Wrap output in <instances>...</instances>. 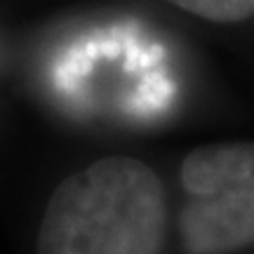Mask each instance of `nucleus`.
<instances>
[{
  "label": "nucleus",
  "mask_w": 254,
  "mask_h": 254,
  "mask_svg": "<svg viewBox=\"0 0 254 254\" xmlns=\"http://www.w3.org/2000/svg\"><path fill=\"white\" fill-rule=\"evenodd\" d=\"M177 7L217 24H236L254 17V0H170Z\"/></svg>",
  "instance_id": "obj_3"
},
{
  "label": "nucleus",
  "mask_w": 254,
  "mask_h": 254,
  "mask_svg": "<svg viewBox=\"0 0 254 254\" xmlns=\"http://www.w3.org/2000/svg\"><path fill=\"white\" fill-rule=\"evenodd\" d=\"M189 202L179 217L189 254H233L254 245V141L200 146L182 163Z\"/></svg>",
  "instance_id": "obj_2"
},
{
  "label": "nucleus",
  "mask_w": 254,
  "mask_h": 254,
  "mask_svg": "<svg viewBox=\"0 0 254 254\" xmlns=\"http://www.w3.org/2000/svg\"><path fill=\"white\" fill-rule=\"evenodd\" d=\"M167 198L141 160L113 155L64 179L47 202L38 254H160Z\"/></svg>",
  "instance_id": "obj_1"
}]
</instances>
